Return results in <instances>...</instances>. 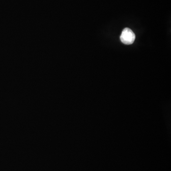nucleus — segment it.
<instances>
[{
    "label": "nucleus",
    "instance_id": "1",
    "mask_svg": "<svg viewBox=\"0 0 171 171\" xmlns=\"http://www.w3.org/2000/svg\"><path fill=\"white\" fill-rule=\"evenodd\" d=\"M120 38L122 43L124 44L130 45L135 41L136 35L131 30L127 28L123 30Z\"/></svg>",
    "mask_w": 171,
    "mask_h": 171
}]
</instances>
